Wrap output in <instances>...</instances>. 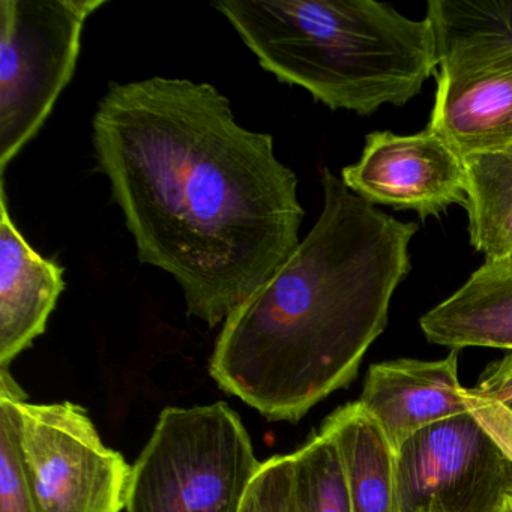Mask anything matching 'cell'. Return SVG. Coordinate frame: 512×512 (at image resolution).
Listing matches in <instances>:
<instances>
[{"label":"cell","instance_id":"cell-9","mask_svg":"<svg viewBox=\"0 0 512 512\" xmlns=\"http://www.w3.org/2000/svg\"><path fill=\"white\" fill-rule=\"evenodd\" d=\"M341 181L370 205L415 211L422 220L467 205L463 158L428 128L412 136L368 134L361 158L341 170Z\"/></svg>","mask_w":512,"mask_h":512},{"label":"cell","instance_id":"cell-19","mask_svg":"<svg viewBox=\"0 0 512 512\" xmlns=\"http://www.w3.org/2000/svg\"><path fill=\"white\" fill-rule=\"evenodd\" d=\"M469 392L512 410V350L499 361L488 365L481 374L478 385L470 388Z\"/></svg>","mask_w":512,"mask_h":512},{"label":"cell","instance_id":"cell-3","mask_svg":"<svg viewBox=\"0 0 512 512\" xmlns=\"http://www.w3.org/2000/svg\"><path fill=\"white\" fill-rule=\"evenodd\" d=\"M223 14L281 83L331 110L401 107L437 71L430 22L374 0H224Z\"/></svg>","mask_w":512,"mask_h":512},{"label":"cell","instance_id":"cell-5","mask_svg":"<svg viewBox=\"0 0 512 512\" xmlns=\"http://www.w3.org/2000/svg\"><path fill=\"white\" fill-rule=\"evenodd\" d=\"M260 463L224 401L166 407L134 463L125 512H241Z\"/></svg>","mask_w":512,"mask_h":512},{"label":"cell","instance_id":"cell-7","mask_svg":"<svg viewBox=\"0 0 512 512\" xmlns=\"http://www.w3.org/2000/svg\"><path fill=\"white\" fill-rule=\"evenodd\" d=\"M20 451L40 512H122L133 466L79 404L19 400Z\"/></svg>","mask_w":512,"mask_h":512},{"label":"cell","instance_id":"cell-2","mask_svg":"<svg viewBox=\"0 0 512 512\" xmlns=\"http://www.w3.org/2000/svg\"><path fill=\"white\" fill-rule=\"evenodd\" d=\"M323 208L283 266L224 320L209 373L268 421H301L356 379L410 271L418 224L322 169Z\"/></svg>","mask_w":512,"mask_h":512},{"label":"cell","instance_id":"cell-8","mask_svg":"<svg viewBox=\"0 0 512 512\" xmlns=\"http://www.w3.org/2000/svg\"><path fill=\"white\" fill-rule=\"evenodd\" d=\"M511 491L512 461L469 410L395 451L397 512H497Z\"/></svg>","mask_w":512,"mask_h":512},{"label":"cell","instance_id":"cell-17","mask_svg":"<svg viewBox=\"0 0 512 512\" xmlns=\"http://www.w3.org/2000/svg\"><path fill=\"white\" fill-rule=\"evenodd\" d=\"M241 512H302L293 482L292 458L275 455L260 463Z\"/></svg>","mask_w":512,"mask_h":512},{"label":"cell","instance_id":"cell-11","mask_svg":"<svg viewBox=\"0 0 512 512\" xmlns=\"http://www.w3.org/2000/svg\"><path fill=\"white\" fill-rule=\"evenodd\" d=\"M0 193V370H8L46 332L65 269L29 245L8 212L4 182Z\"/></svg>","mask_w":512,"mask_h":512},{"label":"cell","instance_id":"cell-4","mask_svg":"<svg viewBox=\"0 0 512 512\" xmlns=\"http://www.w3.org/2000/svg\"><path fill=\"white\" fill-rule=\"evenodd\" d=\"M437 86L428 130L461 158L512 145V2L430 0Z\"/></svg>","mask_w":512,"mask_h":512},{"label":"cell","instance_id":"cell-15","mask_svg":"<svg viewBox=\"0 0 512 512\" xmlns=\"http://www.w3.org/2000/svg\"><path fill=\"white\" fill-rule=\"evenodd\" d=\"M290 458L302 512H353L340 452L326 434H314Z\"/></svg>","mask_w":512,"mask_h":512},{"label":"cell","instance_id":"cell-10","mask_svg":"<svg viewBox=\"0 0 512 512\" xmlns=\"http://www.w3.org/2000/svg\"><path fill=\"white\" fill-rule=\"evenodd\" d=\"M458 352L439 361L400 358L371 365L359 401L379 422L394 452L428 425L467 412Z\"/></svg>","mask_w":512,"mask_h":512},{"label":"cell","instance_id":"cell-20","mask_svg":"<svg viewBox=\"0 0 512 512\" xmlns=\"http://www.w3.org/2000/svg\"><path fill=\"white\" fill-rule=\"evenodd\" d=\"M497 512H512V491L511 493L506 494L505 499H503L502 505L499 506Z\"/></svg>","mask_w":512,"mask_h":512},{"label":"cell","instance_id":"cell-14","mask_svg":"<svg viewBox=\"0 0 512 512\" xmlns=\"http://www.w3.org/2000/svg\"><path fill=\"white\" fill-rule=\"evenodd\" d=\"M463 163L470 244L485 260L512 256V145Z\"/></svg>","mask_w":512,"mask_h":512},{"label":"cell","instance_id":"cell-16","mask_svg":"<svg viewBox=\"0 0 512 512\" xmlns=\"http://www.w3.org/2000/svg\"><path fill=\"white\" fill-rule=\"evenodd\" d=\"M22 398L28 395L10 371L0 370V512H40L20 451Z\"/></svg>","mask_w":512,"mask_h":512},{"label":"cell","instance_id":"cell-12","mask_svg":"<svg viewBox=\"0 0 512 512\" xmlns=\"http://www.w3.org/2000/svg\"><path fill=\"white\" fill-rule=\"evenodd\" d=\"M430 343L512 350V256L485 260L469 280L419 320Z\"/></svg>","mask_w":512,"mask_h":512},{"label":"cell","instance_id":"cell-1","mask_svg":"<svg viewBox=\"0 0 512 512\" xmlns=\"http://www.w3.org/2000/svg\"><path fill=\"white\" fill-rule=\"evenodd\" d=\"M92 146L137 259L172 275L188 316L209 328L301 244L298 178L278 160L271 134L238 124L209 83H110Z\"/></svg>","mask_w":512,"mask_h":512},{"label":"cell","instance_id":"cell-13","mask_svg":"<svg viewBox=\"0 0 512 512\" xmlns=\"http://www.w3.org/2000/svg\"><path fill=\"white\" fill-rule=\"evenodd\" d=\"M320 433L340 452L353 512H397L395 452L361 401L338 407L323 421Z\"/></svg>","mask_w":512,"mask_h":512},{"label":"cell","instance_id":"cell-18","mask_svg":"<svg viewBox=\"0 0 512 512\" xmlns=\"http://www.w3.org/2000/svg\"><path fill=\"white\" fill-rule=\"evenodd\" d=\"M463 394L467 410L499 446L500 451L512 461V410L496 401L470 394L466 388Z\"/></svg>","mask_w":512,"mask_h":512},{"label":"cell","instance_id":"cell-6","mask_svg":"<svg viewBox=\"0 0 512 512\" xmlns=\"http://www.w3.org/2000/svg\"><path fill=\"white\" fill-rule=\"evenodd\" d=\"M106 0L0 2V169L40 133L70 85L82 34Z\"/></svg>","mask_w":512,"mask_h":512}]
</instances>
